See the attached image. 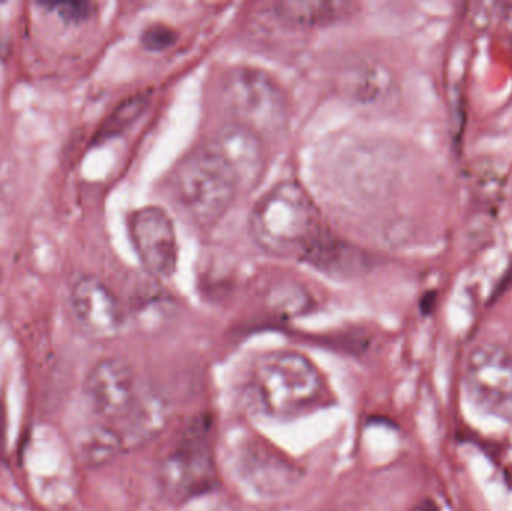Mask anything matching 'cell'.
<instances>
[{"label": "cell", "mask_w": 512, "mask_h": 511, "mask_svg": "<svg viewBox=\"0 0 512 511\" xmlns=\"http://www.w3.org/2000/svg\"><path fill=\"white\" fill-rule=\"evenodd\" d=\"M246 395L258 413L289 420L324 405L328 389L312 360L295 351H271L252 365Z\"/></svg>", "instance_id": "cell-1"}, {"label": "cell", "mask_w": 512, "mask_h": 511, "mask_svg": "<svg viewBox=\"0 0 512 511\" xmlns=\"http://www.w3.org/2000/svg\"><path fill=\"white\" fill-rule=\"evenodd\" d=\"M252 239L274 257L306 258L321 240V213L297 182H282L259 198L249 218Z\"/></svg>", "instance_id": "cell-2"}, {"label": "cell", "mask_w": 512, "mask_h": 511, "mask_svg": "<svg viewBox=\"0 0 512 511\" xmlns=\"http://www.w3.org/2000/svg\"><path fill=\"white\" fill-rule=\"evenodd\" d=\"M168 189L176 209L198 228L218 224L240 192L225 162L207 143L177 162Z\"/></svg>", "instance_id": "cell-3"}, {"label": "cell", "mask_w": 512, "mask_h": 511, "mask_svg": "<svg viewBox=\"0 0 512 511\" xmlns=\"http://www.w3.org/2000/svg\"><path fill=\"white\" fill-rule=\"evenodd\" d=\"M219 104L228 123L267 138L286 131L291 105L282 87L265 72L254 68L230 69L219 83Z\"/></svg>", "instance_id": "cell-4"}, {"label": "cell", "mask_w": 512, "mask_h": 511, "mask_svg": "<svg viewBox=\"0 0 512 511\" xmlns=\"http://www.w3.org/2000/svg\"><path fill=\"white\" fill-rule=\"evenodd\" d=\"M161 485L171 500L186 501L206 494L216 485L212 425L195 419L180 435L162 462Z\"/></svg>", "instance_id": "cell-5"}, {"label": "cell", "mask_w": 512, "mask_h": 511, "mask_svg": "<svg viewBox=\"0 0 512 511\" xmlns=\"http://www.w3.org/2000/svg\"><path fill=\"white\" fill-rule=\"evenodd\" d=\"M466 390L487 414L512 423V356L504 347L483 344L469 354Z\"/></svg>", "instance_id": "cell-6"}, {"label": "cell", "mask_w": 512, "mask_h": 511, "mask_svg": "<svg viewBox=\"0 0 512 511\" xmlns=\"http://www.w3.org/2000/svg\"><path fill=\"white\" fill-rule=\"evenodd\" d=\"M84 395L96 416L120 423L132 413L141 393L131 363L122 357L99 360L84 381Z\"/></svg>", "instance_id": "cell-7"}, {"label": "cell", "mask_w": 512, "mask_h": 511, "mask_svg": "<svg viewBox=\"0 0 512 511\" xmlns=\"http://www.w3.org/2000/svg\"><path fill=\"white\" fill-rule=\"evenodd\" d=\"M129 233L146 272L153 278H171L176 272L179 245L168 213L155 206L135 210L129 218Z\"/></svg>", "instance_id": "cell-8"}, {"label": "cell", "mask_w": 512, "mask_h": 511, "mask_svg": "<svg viewBox=\"0 0 512 511\" xmlns=\"http://www.w3.org/2000/svg\"><path fill=\"white\" fill-rule=\"evenodd\" d=\"M71 308L83 332L95 341H111L122 330L119 300L95 276H84L75 282L71 291Z\"/></svg>", "instance_id": "cell-9"}, {"label": "cell", "mask_w": 512, "mask_h": 511, "mask_svg": "<svg viewBox=\"0 0 512 511\" xmlns=\"http://www.w3.org/2000/svg\"><path fill=\"white\" fill-rule=\"evenodd\" d=\"M233 174L239 191L249 192L259 185L267 167L264 140L249 129L225 123L207 141Z\"/></svg>", "instance_id": "cell-10"}, {"label": "cell", "mask_w": 512, "mask_h": 511, "mask_svg": "<svg viewBox=\"0 0 512 511\" xmlns=\"http://www.w3.org/2000/svg\"><path fill=\"white\" fill-rule=\"evenodd\" d=\"M351 3L343 2H282L274 6V14L294 27H318L327 26L349 14Z\"/></svg>", "instance_id": "cell-11"}, {"label": "cell", "mask_w": 512, "mask_h": 511, "mask_svg": "<svg viewBox=\"0 0 512 511\" xmlns=\"http://www.w3.org/2000/svg\"><path fill=\"white\" fill-rule=\"evenodd\" d=\"M125 450L119 429L116 426H95L78 440V455L86 465H101L111 461Z\"/></svg>", "instance_id": "cell-12"}, {"label": "cell", "mask_w": 512, "mask_h": 511, "mask_svg": "<svg viewBox=\"0 0 512 511\" xmlns=\"http://www.w3.org/2000/svg\"><path fill=\"white\" fill-rule=\"evenodd\" d=\"M147 105H149V93H138L120 102L113 113L99 126L93 137V144H101L123 134L146 111Z\"/></svg>", "instance_id": "cell-13"}, {"label": "cell", "mask_w": 512, "mask_h": 511, "mask_svg": "<svg viewBox=\"0 0 512 511\" xmlns=\"http://www.w3.org/2000/svg\"><path fill=\"white\" fill-rule=\"evenodd\" d=\"M306 260L312 261L315 266L321 267L325 272L345 273L352 267H358V252L343 245L339 240L321 237L315 248L307 254Z\"/></svg>", "instance_id": "cell-14"}, {"label": "cell", "mask_w": 512, "mask_h": 511, "mask_svg": "<svg viewBox=\"0 0 512 511\" xmlns=\"http://www.w3.org/2000/svg\"><path fill=\"white\" fill-rule=\"evenodd\" d=\"M268 306L277 314L298 315L309 309L312 299L301 285L294 282H282L271 288L267 296Z\"/></svg>", "instance_id": "cell-15"}, {"label": "cell", "mask_w": 512, "mask_h": 511, "mask_svg": "<svg viewBox=\"0 0 512 511\" xmlns=\"http://www.w3.org/2000/svg\"><path fill=\"white\" fill-rule=\"evenodd\" d=\"M388 75L378 68L358 71L357 80L352 81V95L361 102L378 101L388 90Z\"/></svg>", "instance_id": "cell-16"}, {"label": "cell", "mask_w": 512, "mask_h": 511, "mask_svg": "<svg viewBox=\"0 0 512 511\" xmlns=\"http://www.w3.org/2000/svg\"><path fill=\"white\" fill-rule=\"evenodd\" d=\"M176 38V33L170 27L164 26V24H153L144 30L141 42L147 50L162 51L171 47L176 42Z\"/></svg>", "instance_id": "cell-17"}, {"label": "cell", "mask_w": 512, "mask_h": 511, "mask_svg": "<svg viewBox=\"0 0 512 511\" xmlns=\"http://www.w3.org/2000/svg\"><path fill=\"white\" fill-rule=\"evenodd\" d=\"M50 8L57 9L60 17L65 21H72V23H78V21L86 20L89 15L92 14L93 5L89 2H62V3H51Z\"/></svg>", "instance_id": "cell-18"}, {"label": "cell", "mask_w": 512, "mask_h": 511, "mask_svg": "<svg viewBox=\"0 0 512 511\" xmlns=\"http://www.w3.org/2000/svg\"><path fill=\"white\" fill-rule=\"evenodd\" d=\"M414 511H439V507L432 500L424 501Z\"/></svg>", "instance_id": "cell-19"}]
</instances>
